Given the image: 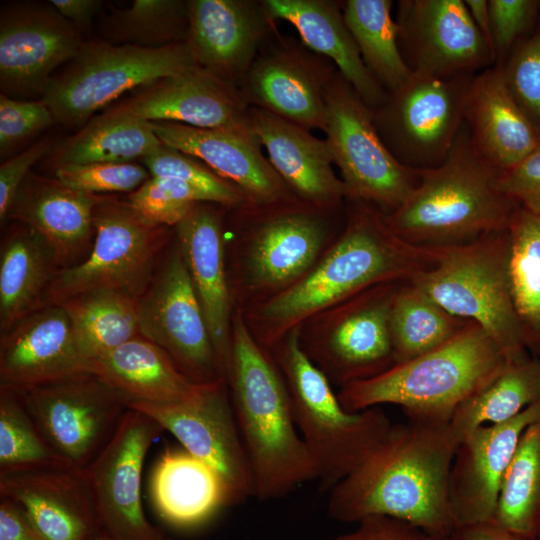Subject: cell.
I'll use <instances>...</instances> for the list:
<instances>
[{
    "mask_svg": "<svg viewBox=\"0 0 540 540\" xmlns=\"http://www.w3.org/2000/svg\"><path fill=\"white\" fill-rule=\"evenodd\" d=\"M354 202L344 230L305 276L243 311L253 336L269 351L315 315L373 286L409 281L437 263L439 247L404 241L384 213Z\"/></svg>",
    "mask_w": 540,
    "mask_h": 540,
    "instance_id": "obj_1",
    "label": "cell"
},
{
    "mask_svg": "<svg viewBox=\"0 0 540 540\" xmlns=\"http://www.w3.org/2000/svg\"><path fill=\"white\" fill-rule=\"evenodd\" d=\"M458 444L450 422L392 423L367 458L329 491L328 514L346 523L389 516L448 538L456 529L448 483Z\"/></svg>",
    "mask_w": 540,
    "mask_h": 540,
    "instance_id": "obj_2",
    "label": "cell"
},
{
    "mask_svg": "<svg viewBox=\"0 0 540 540\" xmlns=\"http://www.w3.org/2000/svg\"><path fill=\"white\" fill-rule=\"evenodd\" d=\"M226 382L253 474L254 497L281 498L317 479L284 376L272 353L253 336L240 308L232 318Z\"/></svg>",
    "mask_w": 540,
    "mask_h": 540,
    "instance_id": "obj_3",
    "label": "cell"
},
{
    "mask_svg": "<svg viewBox=\"0 0 540 540\" xmlns=\"http://www.w3.org/2000/svg\"><path fill=\"white\" fill-rule=\"evenodd\" d=\"M416 173L409 197L385 214L389 228L413 245L454 246L505 230L519 206L500 189V172L474 149L465 123L446 159Z\"/></svg>",
    "mask_w": 540,
    "mask_h": 540,
    "instance_id": "obj_4",
    "label": "cell"
},
{
    "mask_svg": "<svg viewBox=\"0 0 540 540\" xmlns=\"http://www.w3.org/2000/svg\"><path fill=\"white\" fill-rule=\"evenodd\" d=\"M507 361L496 342L471 321L435 349L341 386L337 396L350 412L392 404L409 419L450 422L456 409Z\"/></svg>",
    "mask_w": 540,
    "mask_h": 540,
    "instance_id": "obj_5",
    "label": "cell"
},
{
    "mask_svg": "<svg viewBox=\"0 0 540 540\" xmlns=\"http://www.w3.org/2000/svg\"><path fill=\"white\" fill-rule=\"evenodd\" d=\"M292 399L300 434L317 466L322 490L330 491L352 473L387 434L392 422L380 408L350 412L328 377L300 342V327L271 351Z\"/></svg>",
    "mask_w": 540,
    "mask_h": 540,
    "instance_id": "obj_6",
    "label": "cell"
},
{
    "mask_svg": "<svg viewBox=\"0 0 540 540\" xmlns=\"http://www.w3.org/2000/svg\"><path fill=\"white\" fill-rule=\"evenodd\" d=\"M508 255L507 228L439 247L437 263L409 281L449 313L478 324L515 360L536 349L513 302Z\"/></svg>",
    "mask_w": 540,
    "mask_h": 540,
    "instance_id": "obj_7",
    "label": "cell"
},
{
    "mask_svg": "<svg viewBox=\"0 0 540 540\" xmlns=\"http://www.w3.org/2000/svg\"><path fill=\"white\" fill-rule=\"evenodd\" d=\"M198 67L185 42L148 48L94 39L48 82L42 99L56 122L86 124L125 92Z\"/></svg>",
    "mask_w": 540,
    "mask_h": 540,
    "instance_id": "obj_8",
    "label": "cell"
},
{
    "mask_svg": "<svg viewBox=\"0 0 540 540\" xmlns=\"http://www.w3.org/2000/svg\"><path fill=\"white\" fill-rule=\"evenodd\" d=\"M93 228L91 251L78 263L60 269L45 292L43 306L100 290L138 300L148 289L165 243V227L146 223L128 203L99 201Z\"/></svg>",
    "mask_w": 540,
    "mask_h": 540,
    "instance_id": "obj_9",
    "label": "cell"
},
{
    "mask_svg": "<svg viewBox=\"0 0 540 540\" xmlns=\"http://www.w3.org/2000/svg\"><path fill=\"white\" fill-rule=\"evenodd\" d=\"M325 128L333 163L339 168L347 198L389 214L409 197L419 177L390 152L372 111L335 72L325 91Z\"/></svg>",
    "mask_w": 540,
    "mask_h": 540,
    "instance_id": "obj_10",
    "label": "cell"
},
{
    "mask_svg": "<svg viewBox=\"0 0 540 540\" xmlns=\"http://www.w3.org/2000/svg\"><path fill=\"white\" fill-rule=\"evenodd\" d=\"M401 283L373 286L302 324L301 345L330 381L344 386L394 365L390 312Z\"/></svg>",
    "mask_w": 540,
    "mask_h": 540,
    "instance_id": "obj_11",
    "label": "cell"
},
{
    "mask_svg": "<svg viewBox=\"0 0 540 540\" xmlns=\"http://www.w3.org/2000/svg\"><path fill=\"white\" fill-rule=\"evenodd\" d=\"M57 457L87 469L112 440L127 398L91 371L17 392Z\"/></svg>",
    "mask_w": 540,
    "mask_h": 540,
    "instance_id": "obj_12",
    "label": "cell"
},
{
    "mask_svg": "<svg viewBox=\"0 0 540 540\" xmlns=\"http://www.w3.org/2000/svg\"><path fill=\"white\" fill-rule=\"evenodd\" d=\"M474 76L437 79L412 74L371 110L378 133L402 165L422 171L446 159L463 128Z\"/></svg>",
    "mask_w": 540,
    "mask_h": 540,
    "instance_id": "obj_13",
    "label": "cell"
},
{
    "mask_svg": "<svg viewBox=\"0 0 540 540\" xmlns=\"http://www.w3.org/2000/svg\"><path fill=\"white\" fill-rule=\"evenodd\" d=\"M138 323L140 335L161 347L192 382L202 385L225 380L178 245L138 299Z\"/></svg>",
    "mask_w": 540,
    "mask_h": 540,
    "instance_id": "obj_14",
    "label": "cell"
},
{
    "mask_svg": "<svg viewBox=\"0 0 540 540\" xmlns=\"http://www.w3.org/2000/svg\"><path fill=\"white\" fill-rule=\"evenodd\" d=\"M169 431L183 448L222 479L230 505L255 496L254 479L227 382L204 384L191 398L171 404L128 401Z\"/></svg>",
    "mask_w": 540,
    "mask_h": 540,
    "instance_id": "obj_15",
    "label": "cell"
},
{
    "mask_svg": "<svg viewBox=\"0 0 540 540\" xmlns=\"http://www.w3.org/2000/svg\"><path fill=\"white\" fill-rule=\"evenodd\" d=\"M396 15L400 52L412 74L452 79L495 65L464 0H400Z\"/></svg>",
    "mask_w": 540,
    "mask_h": 540,
    "instance_id": "obj_16",
    "label": "cell"
},
{
    "mask_svg": "<svg viewBox=\"0 0 540 540\" xmlns=\"http://www.w3.org/2000/svg\"><path fill=\"white\" fill-rule=\"evenodd\" d=\"M163 427L129 409L116 434L87 468L102 529L112 540H167L147 519L141 476L147 452Z\"/></svg>",
    "mask_w": 540,
    "mask_h": 540,
    "instance_id": "obj_17",
    "label": "cell"
},
{
    "mask_svg": "<svg viewBox=\"0 0 540 540\" xmlns=\"http://www.w3.org/2000/svg\"><path fill=\"white\" fill-rule=\"evenodd\" d=\"M82 44L80 32L51 4L26 2L2 9V94L43 95L53 71L69 62Z\"/></svg>",
    "mask_w": 540,
    "mask_h": 540,
    "instance_id": "obj_18",
    "label": "cell"
},
{
    "mask_svg": "<svg viewBox=\"0 0 540 540\" xmlns=\"http://www.w3.org/2000/svg\"><path fill=\"white\" fill-rule=\"evenodd\" d=\"M0 496L23 508L43 540H91L103 531L87 469L57 461L0 470Z\"/></svg>",
    "mask_w": 540,
    "mask_h": 540,
    "instance_id": "obj_19",
    "label": "cell"
},
{
    "mask_svg": "<svg viewBox=\"0 0 540 540\" xmlns=\"http://www.w3.org/2000/svg\"><path fill=\"white\" fill-rule=\"evenodd\" d=\"M293 203L278 206L247 240L243 279L261 301L300 280L327 249L330 229L321 209L290 207Z\"/></svg>",
    "mask_w": 540,
    "mask_h": 540,
    "instance_id": "obj_20",
    "label": "cell"
},
{
    "mask_svg": "<svg viewBox=\"0 0 540 540\" xmlns=\"http://www.w3.org/2000/svg\"><path fill=\"white\" fill-rule=\"evenodd\" d=\"M540 419V400L503 423L481 426L458 444L449 474L456 527L494 520L506 471L524 430Z\"/></svg>",
    "mask_w": 540,
    "mask_h": 540,
    "instance_id": "obj_21",
    "label": "cell"
},
{
    "mask_svg": "<svg viewBox=\"0 0 540 540\" xmlns=\"http://www.w3.org/2000/svg\"><path fill=\"white\" fill-rule=\"evenodd\" d=\"M160 141L199 159L237 187L248 205L275 207L294 202L249 129H204L173 122H151Z\"/></svg>",
    "mask_w": 540,
    "mask_h": 540,
    "instance_id": "obj_22",
    "label": "cell"
},
{
    "mask_svg": "<svg viewBox=\"0 0 540 540\" xmlns=\"http://www.w3.org/2000/svg\"><path fill=\"white\" fill-rule=\"evenodd\" d=\"M90 371L60 304L38 308L1 334L0 388L23 392Z\"/></svg>",
    "mask_w": 540,
    "mask_h": 540,
    "instance_id": "obj_23",
    "label": "cell"
},
{
    "mask_svg": "<svg viewBox=\"0 0 540 540\" xmlns=\"http://www.w3.org/2000/svg\"><path fill=\"white\" fill-rule=\"evenodd\" d=\"M186 47L194 63L237 87L257 58L269 19L262 2L187 1Z\"/></svg>",
    "mask_w": 540,
    "mask_h": 540,
    "instance_id": "obj_24",
    "label": "cell"
},
{
    "mask_svg": "<svg viewBox=\"0 0 540 540\" xmlns=\"http://www.w3.org/2000/svg\"><path fill=\"white\" fill-rule=\"evenodd\" d=\"M118 105L150 122L204 129H249V106L238 87L199 67L143 86Z\"/></svg>",
    "mask_w": 540,
    "mask_h": 540,
    "instance_id": "obj_25",
    "label": "cell"
},
{
    "mask_svg": "<svg viewBox=\"0 0 540 540\" xmlns=\"http://www.w3.org/2000/svg\"><path fill=\"white\" fill-rule=\"evenodd\" d=\"M250 132L288 189L306 205L325 210L338 205L347 191L333 168L329 145L295 124L258 107H249Z\"/></svg>",
    "mask_w": 540,
    "mask_h": 540,
    "instance_id": "obj_26",
    "label": "cell"
},
{
    "mask_svg": "<svg viewBox=\"0 0 540 540\" xmlns=\"http://www.w3.org/2000/svg\"><path fill=\"white\" fill-rule=\"evenodd\" d=\"M206 202L175 226L177 245L202 305L223 378L231 359L233 299L226 272L222 222Z\"/></svg>",
    "mask_w": 540,
    "mask_h": 540,
    "instance_id": "obj_27",
    "label": "cell"
},
{
    "mask_svg": "<svg viewBox=\"0 0 540 540\" xmlns=\"http://www.w3.org/2000/svg\"><path fill=\"white\" fill-rule=\"evenodd\" d=\"M335 72L306 54L278 49L257 57L238 89L249 107L324 131L325 91Z\"/></svg>",
    "mask_w": 540,
    "mask_h": 540,
    "instance_id": "obj_28",
    "label": "cell"
},
{
    "mask_svg": "<svg viewBox=\"0 0 540 540\" xmlns=\"http://www.w3.org/2000/svg\"><path fill=\"white\" fill-rule=\"evenodd\" d=\"M464 123L477 153L500 173L540 145V134L510 94L501 70L477 73L467 95Z\"/></svg>",
    "mask_w": 540,
    "mask_h": 540,
    "instance_id": "obj_29",
    "label": "cell"
},
{
    "mask_svg": "<svg viewBox=\"0 0 540 540\" xmlns=\"http://www.w3.org/2000/svg\"><path fill=\"white\" fill-rule=\"evenodd\" d=\"M100 200L59 180L29 173L18 189L7 218L36 230L51 246L60 265L70 267L89 246L93 213Z\"/></svg>",
    "mask_w": 540,
    "mask_h": 540,
    "instance_id": "obj_30",
    "label": "cell"
},
{
    "mask_svg": "<svg viewBox=\"0 0 540 540\" xmlns=\"http://www.w3.org/2000/svg\"><path fill=\"white\" fill-rule=\"evenodd\" d=\"M271 19L289 22L303 43L326 56L370 110L380 107L388 93L367 69L340 6L328 0L262 1Z\"/></svg>",
    "mask_w": 540,
    "mask_h": 540,
    "instance_id": "obj_31",
    "label": "cell"
},
{
    "mask_svg": "<svg viewBox=\"0 0 540 540\" xmlns=\"http://www.w3.org/2000/svg\"><path fill=\"white\" fill-rule=\"evenodd\" d=\"M153 506L168 525L198 528L230 505L220 476L183 449L167 448L158 458L150 481Z\"/></svg>",
    "mask_w": 540,
    "mask_h": 540,
    "instance_id": "obj_32",
    "label": "cell"
},
{
    "mask_svg": "<svg viewBox=\"0 0 540 540\" xmlns=\"http://www.w3.org/2000/svg\"><path fill=\"white\" fill-rule=\"evenodd\" d=\"M90 371L128 401L178 403L204 385L188 379L161 347L141 335L94 360Z\"/></svg>",
    "mask_w": 540,
    "mask_h": 540,
    "instance_id": "obj_33",
    "label": "cell"
},
{
    "mask_svg": "<svg viewBox=\"0 0 540 540\" xmlns=\"http://www.w3.org/2000/svg\"><path fill=\"white\" fill-rule=\"evenodd\" d=\"M49 243L32 227L17 222L0 251V331L43 306L45 292L60 270Z\"/></svg>",
    "mask_w": 540,
    "mask_h": 540,
    "instance_id": "obj_34",
    "label": "cell"
},
{
    "mask_svg": "<svg viewBox=\"0 0 540 540\" xmlns=\"http://www.w3.org/2000/svg\"><path fill=\"white\" fill-rule=\"evenodd\" d=\"M163 143L151 122L119 105L91 118L52 154L55 167L99 162L124 163L144 158Z\"/></svg>",
    "mask_w": 540,
    "mask_h": 540,
    "instance_id": "obj_35",
    "label": "cell"
},
{
    "mask_svg": "<svg viewBox=\"0 0 540 540\" xmlns=\"http://www.w3.org/2000/svg\"><path fill=\"white\" fill-rule=\"evenodd\" d=\"M540 400V357L508 360L454 412L450 427L458 443L475 429L511 420Z\"/></svg>",
    "mask_w": 540,
    "mask_h": 540,
    "instance_id": "obj_36",
    "label": "cell"
},
{
    "mask_svg": "<svg viewBox=\"0 0 540 540\" xmlns=\"http://www.w3.org/2000/svg\"><path fill=\"white\" fill-rule=\"evenodd\" d=\"M79 349L91 363L140 335L138 300L107 290L91 291L62 304Z\"/></svg>",
    "mask_w": 540,
    "mask_h": 540,
    "instance_id": "obj_37",
    "label": "cell"
},
{
    "mask_svg": "<svg viewBox=\"0 0 540 540\" xmlns=\"http://www.w3.org/2000/svg\"><path fill=\"white\" fill-rule=\"evenodd\" d=\"M470 322L449 313L411 281L402 282L390 312L394 364L435 349Z\"/></svg>",
    "mask_w": 540,
    "mask_h": 540,
    "instance_id": "obj_38",
    "label": "cell"
},
{
    "mask_svg": "<svg viewBox=\"0 0 540 540\" xmlns=\"http://www.w3.org/2000/svg\"><path fill=\"white\" fill-rule=\"evenodd\" d=\"M391 0H347L342 5L345 23L364 64L387 93L412 76L400 52L399 26L392 17Z\"/></svg>",
    "mask_w": 540,
    "mask_h": 540,
    "instance_id": "obj_39",
    "label": "cell"
},
{
    "mask_svg": "<svg viewBox=\"0 0 540 540\" xmlns=\"http://www.w3.org/2000/svg\"><path fill=\"white\" fill-rule=\"evenodd\" d=\"M494 521L526 538L540 533V419L522 433L503 479Z\"/></svg>",
    "mask_w": 540,
    "mask_h": 540,
    "instance_id": "obj_40",
    "label": "cell"
},
{
    "mask_svg": "<svg viewBox=\"0 0 540 540\" xmlns=\"http://www.w3.org/2000/svg\"><path fill=\"white\" fill-rule=\"evenodd\" d=\"M508 235V276L513 302L539 351L540 216L518 206L509 222Z\"/></svg>",
    "mask_w": 540,
    "mask_h": 540,
    "instance_id": "obj_41",
    "label": "cell"
},
{
    "mask_svg": "<svg viewBox=\"0 0 540 540\" xmlns=\"http://www.w3.org/2000/svg\"><path fill=\"white\" fill-rule=\"evenodd\" d=\"M108 40L157 48L185 42L188 31L187 2L135 0L126 9H114L101 25Z\"/></svg>",
    "mask_w": 540,
    "mask_h": 540,
    "instance_id": "obj_42",
    "label": "cell"
},
{
    "mask_svg": "<svg viewBox=\"0 0 540 540\" xmlns=\"http://www.w3.org/2000/svg\"><path fill=\"white\" fill-rule=\"evenodd\" d=\"M57 461L19 394L0 388V470Z\"/></svg>",
    "mask_w": 540,
    "mask_h": 540,
    "instance_id": "obj_43",
    "label": "cell"
},
{
    "mask_svg": "<svg viewBox=\"0 0 540 540\" xmlns=\"http://www.w3.org/2000/svg\"><path fill=\"white\" fill-rule=\"evenodd\" d=\"M151 176L174 178L201 192L207 202L225 206L248 205L242 192L196 158L162 144L142 158Z\"/></svg>",
    "mask_w": 540,
    "mask_h": 540,
    "instance_id": "obj_44",
    "label": "cell"
},
{
    "mask_svg": "<svg viewBox=\"0 0 540 540\" xmlns=\"http://www.w3.org/2000/svg\"><path fill=\"white\" fill-rule=\"evenodd\" d=\"M204 195L187 183L168 177L150 176L129 196L128 205L146 223L176 226Z\"/></svg>",
    "mask_w": 540,
    "mask_h": 540,
    "instance_id": "obj_45",
    "label": "cell"
},
{
    "mask_svg": "<svg viewBox=\"0 0 540 540\" xmlns=\"http://www.w3.org/2000/svg\"><path fill=\"white\" fill-rule=\"evenodd\" d=\"M496 66L515 102L540 134V18L506 60Z\"/></svg>",
    "mask_w": 540,
    "mask_h": 540,
    "instance_id": "obj_46",
    "label": "cell"
},
{
    "mask_svg": "<svg viewBox=\"0 0 540 540\" xmlns=\"http://www.w3.org/2000/svg\"><path fill=\"white\" fill-rule=\"evenodd\" d=\"M55 175L64 185L92 195L133 192L151 176L145 166L131 162L64 165L56 168Z\"/></svg>",
    "mask_w": 540,
    "mask_h": 540,
    "instance_id": "obj_47",
    "label": "cell"
},
{
    "mask_svg": "<svg viewBox=\"0 0 540 540\" xmlns=\"http://www.w3.org/2000/svg\"><path fill=\"white\" fill-rule=\"evenodd\" d=\"M495 65H501L540 18V1L488 0Z\"/></svg>",
    "mask_w": 540,
    "mask_h": 540,
    "instance_id": "obj_48",
    "label": "cell"
},
{
    "mask_svg": "<svg viewBox=\"0 0 540 540\" xmlns=\"http://www.w3.org/2000/svg\"><path fill=\"white\" fill-rule=\"evenodd\" d=\"M56 122L46 102L21 101L0 94V153L4 156L21 141Z\"/></svg>",
    "mask_w": 540,
    "mask_h": 540,
    "instance_id": "obj_49",
    "label": "cell"
},
{
    "mask_svg": "<svg viewBox=\"0 0 540 540\" xmlns=\"http://www.w3.org/2000/svg\"><path fill=\"white\" fill-rule=\"evenodd\" d=\"M500 189L519 206L540 216V145L498 177Z\"/></svg>",
    "mask_w": 540,
    "mask_h": 540,
    "instance_id": "obj_50",
    "label": "cell"
},
{
    "mask_svg": "<svg viewBox=\"0 0 540 540\" xmlns=\"http://www.w3.org/2000/svg\"><path fill=\"white\" fill-rule=\"evenodd\" d=\"M52 149V141L43 139L0 166V220L7 219L8 211L30 168Z\"/></svg>",
    "mask_w": 540,
    "mask_h": 540,
    "instance_id": "obj_51",
    "label": "cell"
},
{
    "mask_svg": "<svg viewBox=\"0 0 540 540\" xmlns=\"http://www.w3.org/2000/svg\"><path fill=\"white\" fill-rule=\"evenodd\" d=\"M351 532L329 540H447L431 536L420 528L389 516H371L357 522Z\"/></svg>",
    "mask_w": 540,
    "mask_h": 540,
    "instance_id": "obj_52",
    "label": "cell"
},
{
    "mask_svg": "<svg viewBox=\"0 0 540 540\" xmlns=\"http://www.w3.org/2000/svg\"><path fill=\"white\" fill-rule=\"evenodd\" d=\"M0 540H43L23 508L0 496Z\"/></svg>",
    "mask_w": 540,
    "mask_h": 540,
    "instance_id": "obj_53",
    "label": "cell"
},
{
    "mask_svg": "<svg viewBox=\"0 0 540 540\" xmlns=\"http://www.w3.org/2000/svg\"><path fill=\"white\" fill-rule=\"evenodd\" d=\"M49 3L81 32L89 29L103 2L99 0H50Z\"/></svg>",
    "mask_w": 540,
    "mask_h": 540,
    "instance_id": "obj_54",
    "label": "cell"
},
{
    "mask_svg": "<svg viewBox=\"0 0 540 540\" xmlns=\"http://www.w3.org/2000/svg\"><path fill=\"white\" fill-rule=\"evenodd\" d=\"M447 540H536L516 535L500 525L494 520L459 526L453 531Z\"/></svg>",
    "mask_w": 540,
    "mask_h": 540,
    "instance_id": "obj_55",
    "label": "cell"
},
{
    "mask_svg": "<svg viewBox=\"0 0 540 540\" xmlns=\"http://www.w3.org/2000/svg\"><path fill=\"white\" fill-rule=\"evenodd\" d=\"M464 2L475 26L493 51L488 0H464Z\"/></svg>",
    "mask_w": 540,
    "mask_h": 540,
    "instance_id": "obj_56",
    "label": "cell"
},
{
    "mask_svg": "<svg viewBox=\"0 0 540 540\" xmlns=\"http://www.w3.org/2000/svg\"><path fill=\"white\" fill-rule=\"evenodd\" d=\"M91 540H112V539L103 530ZM167 540H172V539L169 537Z\"/></svg>",
    "mask_w": 540,
    "mask_h": 540,
    "instance_id": "obj_57",
    "label": "cell"
},
{
    "mask_svg": "<svg viewBox=\"0 0 540 540\" xmlns=\"http://www.w3.org/2000/svg\"><path fill=\"white\" fill-rule=\"evenodd\" d=\"M538 349L540 351V335H539V338H538Z\"/></svg>",
    "mask_w": 540,
    "mask_h": 540,
    "instance_id": "obj_58",
    "label": "cell"
},
{
    "mask_svg": "<svg viewBox=\"0 0 540 540\" xmlns=\"http://www.w3.org/2000/svg\"><path fill=\"white\" fill-rule=\"evenodd\" d=\"M536 540H540V533H539V535L537 536Z\"/></svg>",
    "mask_w": 540,
    "mask_h": 540,
    "instance_id": "obj_59",
    "label": "cell"
}]
</instances>
